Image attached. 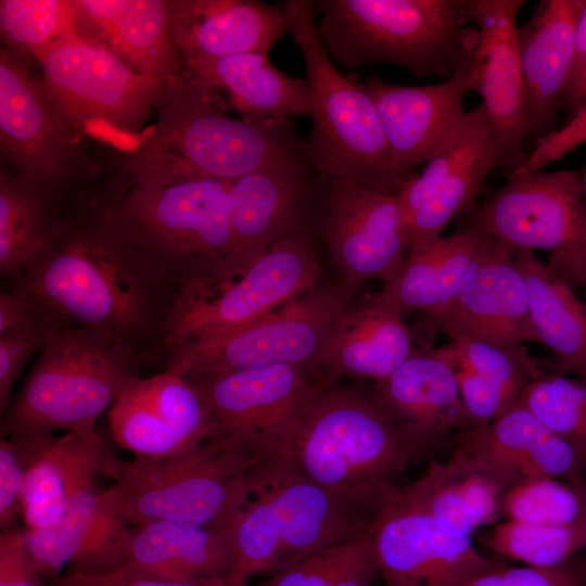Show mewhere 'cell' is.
<instances>
[{"instance_id": "11a10c76", "label": "cell", "mask_w": 586, "mask_h": 586, "mask_svg": "<svg viewBox=\"0 0 586 586\" xmlns=\"http://www.w3.org/2000/svg\"><path fill=\"white\" fill-rule=\"evenodd\" d=\"M583 489H584V498H585V513H584V521H585V526H586V484L583 485Z\"/></svg>"}, {"instance_id": "74e56055", "label": "cell", "mask_w": 586, "mask_h": 586, "mask_svg": "<svg viewBox=\"0 0 586 586\" xmlns=\"http://www.w3.org/2000/svg\"><path fill=\"white\" fill-rule=\"evenodd\" d=\"M460 391L480 404L511 406L526 386L547 373L524 345L453 339Z\"/></svg>"}, {"instance_id": "1f68e13d", "label": "cell", "mask_w": 586, "mask_h": 586, "mask_svg": "<svg viewBox=\"0 0 586 586\" xmlns=\"http://www.w3.org/2000/svg\"><path fill=\"white\" fill-rule=\"evenodd\" d=\"M517 480L462 442L445 462H432L404 493L456 535L471 537L501 517V499Z\"/></svg>"}, {"instance_id": "4316f807", "label": "cell", "mask_w": 586, "mask_h": 586, "mask_svg": "<svg viewBox=\"0 0 586 586\" xmlns=\"http://www.w3.org/2000/svg\"><path fill=\"white\" fill-rule=\"evenodd\" d=\"M183 63L243 53L268 54L289 30L283 5L256 0H167Z\"/></svg>"}, {"instance_id": "f6af8a7d", "label": "cell", "mask_w": 586, "mask_h": 586, "mask_svg": "<svg viewBox=\"0 0 586 586\" xmlns=\"http://www.w3.org/2000/svg\"><path fill=\"white\" fill-rule=\"evenodd\" d=\"M459 586H586V569L571 560L548 569L495 564Z\"/></svg>"}, {"instance_id": "f35d334b", "label": "cell", "mask_w": 586, "mask_h": 586, "mask_svg": "<svg viewBox=\"0 0 586 586\" xmlns=\"http://www.w3.org/2000/svg\"><path fill=\"white\" fill-rule=\"evenodd\" d=\"M378 575L370 528L305 557L257 586H373Z\"/></svg>"}, {"instance_id": "7dc6e473", "label": "cell", "mask_w": 586, "mask_h": 586, "mask_svg": "<svg viewBox=\"0 0 586 586\" xmlns=\"http://www.w3.org/2000/svg\"><path fill=\"white\" fill-rule=\"evenodd\" d=\"M49 586H252L233 579L229 574L194 581H170L136 573L125 566L104 573H64Z\"/></svg>"}, {"instance_id": "4fadbf2b", "label": "cell", "mask_w": 586, "mask_h": 586, "mask_svg": "<svg viewBox=\"0 0 586 586\" xmlns=\"http://www.w3.org/2000/svg\"><path fill=\"white\" fill-rule=\"evenodd\" d=\"M186 378L203 397L218 435L256 466L286 454L301 412L333 383L313 367L292 365Z\"/></svg>"}, {"instance_id": "e575fe53", "label": "cell", "mask_w": 586, "mask_h": 586, "mask_svg": "<svg viewBox=\"0 0 586 586\" xmlns=\"http://www.w3.org/2000/svg\"><path fill=\"white\" fill-rule=\"evenodd\" d=\"M136 573L170 581L228 574L232 552L222 528L157 520L132 524L125 563Z\"/></svg>"}, {"instance_id": "5b68a950", "label": "cell", "mask_w": 586, "mask_h": 586, "mask_svg": "<svg viewBox=\"0 0 586 586\" xmlns=\"http://www.w3.org/2000/svg\"><path fill=\"white\" fill-rule=\"evenodd\" d=\"M374 520L307 477L285 455L244 476L238 507L222 527L238 582L268 576L321 549L370 531Z\"/></svg>"}, {"instance_id": "ba28073f", "label": "cell", "mask_w": 586, "mask_h": 586, "mask_svg": "<svg viewBox=\"0 0 586 586\" xmlns=\"http://www.w3.org/2000/svg\"><path fill=\"white\" fill-rule=\"evenodd\" d=\"M146 353L101 333L61 326L1 418V437L97 430Z\"/></svg>"}, {"instance_id": "816d5d0a", "label": "cell", "mask_w": 586, "mask_h": 586, "mask_svg": "<svg viewBox=\"0 0 586 586\" xmlns=\"http://www.w3.org/2000/svg\"><path fill=\"white\" fill-rule=\"evenodd\" d=\"M43 309L29 294L13 285L0 293V332L21 324Z\"/></svg>"}, {"instance_id": "277c9868", "label": "cell", "mask_w": 586, "mask_h": 586, "mask_svg": "<svg viewBox=\"0 0 586 586\" xmlns=\"http://www.w3.org/2000/svg\"><path fill=\"white\" fill-rule=\"evenodd\" d=\"M114 157L132 169L227 181L310 161L289 120L232 118L186 74L164 81L151 137L135 153Z\"/></svg>"}, {"instance_id": "7a4b0ae2", "label": "cell", "mask_w": 586, "mask_h": 586, "mask_svg": "<svg viewBox=\"0 0 586 586\" xmlns=\"http://www.w3.org/2000/svg\"><path fill=\"white\" fill-rule=\"evenodd\" d=\"M421 453L373 391L333 382L301 412L285 456L311 481L375 520Z\"/></svg>"}, {"instance_id": "ac0fdd59", "label": "cell", "mask_w": 586, "mask_h": 586, "mask_svg": "<svg viewBox=\"0 0 586 586\" xmlns=\"http://www.w3.org/2000/svg\"><path fill=\"white\" fill-rule=\"evenodd\" d=\"M384 586H459L495 563L398 489L371 525Z\"/></svg>"}, {"instance_id": "8992f818", "label": "cell", "mask_w": 586, "mask_h": 586, "mask_svg": "<svg viewBox=\"0 0 586 586\" xmlns=\"http://www.w3.org/2000/svg\"><path fill=\"white\" fill-rule=\"evenodd\" d=\"M317 27L334 63L400 66L417 78L449 77L474 56L469 0H318Z\"/></svg>"}, {"instance_id": "8d00e7d4", "label": "cell", "mask_w": 586, "mask_h": 586, "mask_svg": "<svg viewBox=\"0 0 586 586\" xmlns=\"http://www.w3.org/2000/svg\"><path fill=\"white\" fill-rule=\"evenodd\" d=\"M514 258L533 326L539 343L551 352L556 371L586 379V305L534 251L514 250Z\"/></svg>"}, {"instance_id": "7402d4cb", "label": "cell", "mask_w": 586, "mask_h": 586, "mask_svg": "<svg viewBox=\"0 0 586 586\" xmlns=\"http://www.w3.org/2000/svg\"><path fill=\"white\" fill-rule=\"evenodd\" d=\"M475 54L441 84L402 86L369 76L364 86L381 119L396 168L412 177L438 151L466 111L475 85Z\"/></svg>"}, {"instance_id": "8fae6325", "label": "cell", "mask_w": 586, "mask_h": 586, "mask_svg": "<svg viewBox=\"0 0 586 586\" xmlns=\"http://www.w3.org/2000/svg\"><path fill=\"white\" fill-rule=\"evenodd\" d=\"M255 464L222 435L171 457L110 460L106 476L132 524L171 520L222 528Z\"/></svg>"}, {"instance_id": "d590c367", "label": "cell", "mask_w": 586, "mask_h": 586, "mask_svg": "<svg viewBox=\"0 0 586 586\" xmlns=\"http://www.w3.org/2000/svg\"><path fill=\"white\" fill-rule=\"evenodd\" d=\"M68 196V195H67ZM67 196L14 169L0 173V275L17 281L56 234Z\"/></svg>"}, {"instance_id": "b9f144b4", "label": "cell", "mask_w": 586, "mask_h": 586, "mask_svg": "<svg viewBox=\"0 0 586 586\" xmlns=\"http://www.w3.org/2000/svg\"><path fill=\"white\" fill-rule=\"evenodd\" d=\"M76 33L73 0H1L2 47L37 56Z\"/></svg>"}, {"instance_id": "83f0119b", "label": "cell", "mask_w": 586, "mask_h": 586, "mask_svg": "<svg viewBox=\"0 0 586 586\" xmlns=\"http://www.w3.org/2000/svg\"><path fill=\"white\" fill-rule=\"evenodd\" d=\"M76 33L160 81L184 74L167 0H73Z\"/></svg>"}, {"instance_id": "f5cc1de1", "label": "cell", "mask_w": 586, "mask_h": 586, "mask_svg": "<svg viewBox=\"0 0 586 586\" xmlns=\"http://www.w3.org/2000/svg\"><path fill=\"white\" fill-rule=\"evenodd\" d=\"M548 267L571 288H582L586 300V244Z\"/></svg>"}, {"instance_id": "2e32d148", "label": "cell", "mask_w": 586, "mask_h": 586, "mask_svg": "<svg viewBox=\"0 0 586 586\" xmlns=\"http://www.w3.org/2000/svg\"><path fill=\"white\" fill-rule=\"evenodd\" d=\"M496 167L497 143L480 103L466 112L422 171L398 194L409 250L442 237L449 222L468 214Z\"/></svg>"}, {"instance_id": "9c48e42d", "label": "cell", "mask_w": 586, "mask_h": 586, "mask_svg": "<svg viewBox=\"0 0 586 586\" xmlns=\"http://www.w3.org/2000/svg\"><path fill=\"white\" fill-rule=\"evenodd\" d=\"M35 59L53 105L76 137L122 155L135 153L151 137L154 123L149 122L164 81L133 72L77 33Z\"/></svg>"}, {"instance_id": "ab89813d", "label": "cell", "mask_w": 586, "mask_h": 586, "mask_svg": "<svg viewBox=\"0 0 586 586\" xmlns=\"http://www.w3.org/2000/svg\"><path fill=\"white\" fill-rule=\"evenodd\" d=\"M486 545L493 552L527 566L555 568L566 563L586 547L585 521L546 525L504 520L489 532Z\"/></svg>"}, {"instance_id": "681fc988", "label": "cell", "mask_w": 586, "mask_h": 586, "mask_svg": "<svg viewBox=\"0 0 586 586\" xmlns=\"http://www.w3.org/2000/svg\"><path fill=\"white\" fill-rule=\"evenodd\" d=\"M585 141L586 105L569 118L562 127L538 139L522 167L542 169L546 165L561 160Z\"/></svg>"}, {"instance_id": "603a6c76", "label": "cell", "mask_w": 586, "mask_h": 586, "mask_svg": "<svg viewBox=\"0 0 586 586\" xmlns=\"http://www.w3.org/2000/svg\"><path fill=\"white\" fill-rule=\"evenodd\" d=\"M132 523L123 514L114 488L77 499L54 524L23 528L37 571L52 579L67 573H104L125 563Z\"/></svg>"}, {"instance_id": "f1b7e54d", "label": "cell", "mask_w": 586, "mask_h": 586, "mask_svg": "<svg viewBox=\"0 0 586 586\" xmlns=\"http://www.w3.org/2000/svg\"><path fill=\"white\" fill-rule=\"evenodd\" d=\"M586 0H544L519 27L525 89V142L556 130L569 79L576 24Z\"/></svg>"}, {"instance_id": "e0dca14e", "label": "cell", "mask_w": 586, "mask_h": 586, "mask_svg": "<svg viewBox=\"0 0 586 586\" xmlns=\"http://www.w3.org/2000/svg\"><path fill=\"white\" fill-rule=\"evenodd\" d=\"M322 230L336 282L355 293L369 280L390 282L409 250L398 195L351 180H328Z\"/></svg>"}, {"instance_id": "3957f363", "label": "cell", "mask_w": 586, "mask_h": 586, "mask_svg": "<svg viewBox=\"0 0 586 586\" xmlns=\"http://www.w3.org/2000/svg\"><path fill=\"white\" fill-rule=\"evenodd\" d=\"M114 167L104 187L119 224L176 289L239 272L229 200L232 181Z\"/></svg>"}, {"instance_id": "c3c4849f", "label": "cell", "mask_w": 586, "mask_h": 586, "mask_svg": "<svg viewBox=\"0 0 586 586\" xmlns=\"http://www.w3.org/2000/svg\"><path fill=\"white\" fill-rule=\"evenodd\" d=\"M0 586H44L16 525L0 535Z\"/></svg>"}, {"instance_id": "ee69618b", "label": "cell", "mask_w": 586, "mask_h": 586, "mask_svg": "<svg viewBox=\"0 0 586 586\" xmlns=\"http://www.w3.org/2000/svg\"><path fill=\"white\" fill-rule=\"evenodd\" d=\"M64 323L43 310L31 319L0 332V412L13 400V386L29 358L40 352L50 335Z\"/></svg>"}, {"instance_id": "44dd1931", "label": "cell", "mask_w": 586, "mask_h": 586, "mask_svg": "<svg viewBox=\"0 0 586 586\" xmlns=\"http://www.w3.org/2000/svg\"><path fill=\"white\" fill-rule=\"evenodd\" d=\"M524 0H469L477 24L474 92L482 97L497 143L499 167L515 170L527 158L525 89L520 61L518 14Z\"/></svg>"}, {"instance_id": "9a60e30c", "label": "cell", "mask_w": 586, "mask_h": 586, "mask_svg": "<svg viewBox=\"0 0 586 586\" xmlns=\"http://www.w3.org/2000/svg\"><path fill=\"white\" fill-rule=\"evenodd\" d=\"M460 219L456 232L491 237L513 250H546L548 264L586 244L581 171L520 167Z\"/></svg>"}, {"instance_id": "6da1fadb", "label": "cell", "mask_w": 586, "mask_h": 586, "mask_svg": "<svg viewBox=\"0 0 586 586\" xmlns=\"http://www.w3.org/2000/svg\"><path fill=\"white\" fill-rule=\"evenodd\" d=\"M14 286L64 324L148 353L162 345L176 285L126 233L105 187L72 192L52 242Z\"/></svg>"}, {"instance_id": "f546056e", "label": "cell", "mask_w": 586, "mask_h": 586, "mask_svg": "<svg viewBox=\"0 0 586 586\" xmlns=\"http://www.w3.org/2000/svg\"><path fill=\"white\" fill-rule=\"evenodd\" d=\"M413 349L404 314L381 290L354 297L313 368L333 382L344 377L378 382Z\"/></svg>"}, {"instance_id": "60d3db41", "label": "cell", "mask_w": 586, "mask_h": 586, "mask_svg": "<svg viewBox=\"0 0 586 586\" xmlns=\"http://www.w3.org/2000/svg\"><path fill=\"white\" fill-rule=\"evenodd\" d=\"M519 400L574 449L586 469V379L547 372L531 382Z\"/></svg>"}, {"instance_id": "5bb4252c", "label": "cell", "mask_w": 586, "mask_h": 586, "mask_svg": "<svg viewBox=\"0 0 586 586\" xmlns=\"http://www.w3.org/2000/svg\"><path fill=\"white\" fill-rule=\"evenodd\" d=\"M357 293L322 283L226 336L168 355L167 369L204 375L276 365L309 366Z\"/></svg>"}, {"instance_id": "cb8c5ba5", "label": "cell", "mask_w": 586, "mask_h": 586, "mask_svg": "<svg viewBox=\"0 0 586 586\" xmlns=\"http://www.w3.org/2000/svg\"><path fill=\"white\" fill-rule=\"evenodd\" d=\"M373 392L420 451L453 432L471 429L449 345L413 349L390 375L375 382Z\"/></svg>"}, {"instance_id": "30bf717a", "label": "cell", "mask_w": 586, "mask_h": 586, "mask_svg": "<svg viewBox=\"0 0 586 586\" xmlns=\"http://www.w3.org/2000/svg\"><path fill=\"white\" fill-rule=\"evenodd\" d=\"M320 282L321 266L310 238L279 241L240 272L179 285L161 346L169 355L219 340L316 289Z\"/></svg>"}, {"instance_id": "d4e9b609", "label": "cell", "mask_w": 586, "mask_h": 586, "mask_svg": "<svg viewBox=\"0 0 586 586\" xmlns=\"http://www.w3.org/2000/svg\"><path fill=\"white\" fill-rule=\"evenodd\" d=\"M24 442L31 454L24 494V528L39 530L58 522L80 497L95 491L113 457L99 430L10 436Z\"/></svg>"}, {"instance_id": "d6a6232c", "label": "cell", "mask_w": 586, "mask_h": 586, "mask_svg": "<svg viewBox=\"0 0 586 586\" xmlns=\"http://www.w3.org/2000/svg\"><path fill=\"white\" fill-rule=\"evenodd\" d=\"M504 243L483 234L455 232L410 249L397 275L382 292L405 315L432 317L471 281L502 249Z\"/></svg>"}, {"instance_id": "f907efd6", "label": "cell", "mask_w": 586, "mask_h": 586, "mask_svg": "<svg viewBox=\"0 0 586 586\" xmlns=\"http://www.w3.org/2000/svg\"><path fill=\"white\" fill-rule=\"evenodd\" d=\"M586 105V1L581 11L574 38L572 66L562 100L568 119Z\"/></svg>"}, {"instance_id": "7c38bea8", "label": "cell", "mask_w": 586, "mask_h": 586, "mask_svg": "<svg viewBox=\"0 0 586 586\" xmlns=\"http://www.w3.org/2000/svg\"><path fill=\"white\" fill-rule=\"evenodd\" d=\"M0 154L5 165L63 196L95 182L105 169L60 117L37 60L2 46Z\"/></svg>"}, {"instance_id": "db71d44e", "label": "cell", "mask_w": 586, "mask_h": 586, "mask_svg": "<svg viewBox=\"0 0 586 586\" xmlns=\"http://www.w3.org/2000/svg\"><path fill=\"white\" fill-rule=\"evenodd\" d=\"M581 171V184H582V192H583V201H584V207L586 213V164L583 167Z\"/></svg>"}, {"instance_id": "bcb514c9", "label": "cell", "mask_w": 586, "mask_h": 586, "mask_svg": "<svg viewBox=\"0 0 586 586\" xmlns=\"http://www.w3.org/2000/svg\"><path fill=\"white\" fill-rule=\"evenodd\" d=\"M31 454L24 442L16 437L0 441V527L16 525L22 518L23 494Z\"/></svg>"}, {"instance_id": "836d02e7", "label": "cell", "mask_w": 586, "mask_h": 586, "mask_svg": "<svg viewBox=\"0 0 586 586\" xmlns=\"http://www.w3.org/2000/svg\"><path fill=\"white\" fill-rule=\"evenodd\" d=\"M463 433L462 442L517 481L546 476L583 484L585 469L574 449L519 399L488 425Z\"/></svg>"}, {"instance_id": "d6986e66", "label": "cell", "mask_w": 586, "mask_h": 586, "mask_svg": "<svg viewBox=\"0 0 586 586\" xmlns=\"http://www.w3.org/2000/svg\"><path fill=\"white\" fill-rule=\"evenodd\" d=\"M114 442L137 459H161L218 435L198 388L170 370L132 378L107 411Z\"/></svg>"}, {"instance_id": "4dcf8cb0", "label": "cell", "mask_w": 586, "mask_h": 586, "mask_svg": "<svg viewBox=\"0 0 586 586\" xmlns=\"http://www.w3.org/2000/svg\"><path fill=\"white\" fill-rule=\"evenodd\" d=\"M186 76L222 111L250 120H289L309 115L306 79L279 71L268 54L243 53L183 63Z\"/></svg>"}, {"instance_id": "7bdbcfd3", "label": "cell", "mask_w": 586, "mask_h": 586, "mask_svg": "<svg viewBox=\"0 0 586 586\" xmlns=\"http://www.w3.org/2000/svg\"><path fill=\"white\" fill-rule=\"evenodd\" d=\"M583 485L546 476L521 479L504 493L501 517L546 525L582 522L585 513Z\"/></svg>"}, {"instance_id": "484cf974", "label": "cell", "mask_w": 586, "mask_h": 586, "mask_svg": "<svg viewBox=\"0 0 586 586\" xmlns=\"http://www.w3.org/2000/svg\"><path fill=\"white\" fill-rule=\"evenodd\" d=\"M430 319L451 340L474 339L512 346L539 343L514 250L506 244Z\"/></svg>"}, {"instance_id": "52a82bcc", "label": "cell", "mask_w": 586, "mask_h": 586, "mask_svg": "<svg viewBox=\"0 0 586 586\" xmlns=\"http://www.w3.org/2000/svg\"><path fill=\"white\" fill-rule=\"evenodd\" d=\"M282 5L310 90L313 128L306 148L311 164L327 180H351L398 195L415 175H404L394 165L364 82L344 76L329 54L317 27L315 1L288 0Z\"/></svg>"}, {"instance_id": "ffe728a7", "label": "cell", "mask_w": 586, "mask_h": 586, "mask_svg": "<svg viewBox=\"0 0 586 586\" xmlns=\"http://www.w3.org/2000/svg\"><path fill=\"white\" fill-rule=\"evenodd\" d=\"M328 180L310 161L271 166L233 180L229 189L231 227L239 271L279 241L309 237L318 200Z\"/></svg>"}]
</instances>
